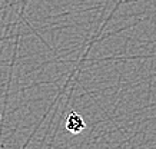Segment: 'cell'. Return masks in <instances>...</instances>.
Instances as JSON below:
<instances>
[{
  "label": "cell",
  "instance_id": "obj_1",
  "mask_svg": "<svg viewBox=\"0 0 156 149\" xmlns=\"http://www.w3.org/2000/svg\"><path fill=\"white\" fill-rule=\"evenodd\" d=\"M65 126H66V129L73 135H77L80 133L82 130L85 129V120L82 118L79 113H76V112H72L70 115L66 118V122H65Z\"/></svg>",
  "mask_w": 156,
  "mask_h": 149
}]
</instances>
